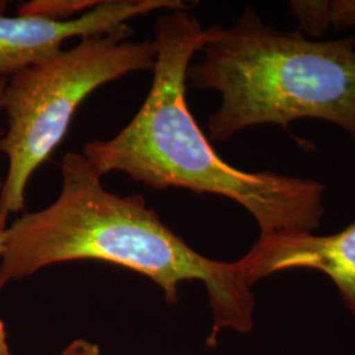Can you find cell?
Segmentation results:
<instances>
[{"label":"cell","instance_id":"1","mask_svg":"<svg viewBox=\"0 0 355 355\" xmlns=\"http://www.w3.org/2000/svg\"><path fill=\"white\" fill-rule=\"evenodd\" d=\"M61 171L62 189L55 202L8 227L1 279H24L62 262L103 261L148 277L171 304L178 302L182 282L200 280L215 320L208 345H215L224 328L252 329L253 293L239 262L214 261L195 252L141 195L105 190L83 154L67 153Z\"/></svg>","mask_w":355,"mask_h":355},{"label":"cell","instance_id":"2","mask_svg":"<svg viewBox=\"0 0 355 355\" xmlns=\"http://www.w3.org/2000/svg\"><path fill=\"white\" fill-rule=\"evenodd\" d=\"M203 32L186 11L158 17L152 87L140 111L111 140L89 142L83 155L101 177L116 171L154 190L174 187L228 198L253 216L261 236L316 230L325 215L322 183L229 165L191 114L187 70Z\"/></svg>","mask_w":355,"mask_h":355},{"label":"cell","instance_id":"3","mask_svg":"<svg viewBox=\"0 0 355 355\" xmlns=\"http://www.w3.org/2000/svg\"><path fill=\"white\" fill-rule=\"evenodd\" d=\"M203 61L187 70L191 87L215 89L211 140L246 128L313 117L343 128L355 142V37L312 41L267 26L248 7L230 26L204 29Z\"/></svg>","mask_w":355,"mask_h":355},{"label":"cell","instance_id":"4","mask_svg":"<svg viewBox=\"0 0 355 355\" xmlns=\"http://www.w3.org/2000/svg\"><path fill=\"white\" fill-rule=\"evenodd\" d=\"M125 26L114 33L80 38L74 48L29 66L7 82L3 110L8 129L0 153L8 158L0 189V214L24 209L33 173L64 140L71 119L95 89L136 71L152 70L157 49L153 41L130 42Z\"/></svg>","mask_w":355,"mask_h":355},{"label":"cell","instance_id":"5","mask_svg":"<svg viewBox=\"0 0 355 355\" xmlns=\"http://www.w3.org/2000/svg\"><path fill=\"white\" fill-rule=\"evenodd\" d=\"M180 0H107L73 20H51L40 16L0 15V76L48 61L62 51L73 37L114 33L130 19L155 11H186Z\"/></svg>","mask_w":355,"mask_h":355},{"label":"cell","instance_id":"6","mask_svg":"<svg viewBox=\"0 0 355 355\" xmlns=\"http://www.w3.org/2000/svg\"><path fill=\"white\" fill-rule=\"evenodd\" d=\"M239 266L252 287L280 271L308 268L327 274L355 316V223L331 236L313 232H283L259 236Z\"/></svg>","mask_w":355,"mask_h":355},{"label":"cell","instance_id":"7","mask_svg":"<svg viewBox=\"0 0 355 355\" xmlns=\"http://www.w3.org/2000/svg\"><path fill=\"white\" fill-rule=\"evenodd\" d=\"M99 3L92 0H33L23 4L19 13L66 21L89 12Z\"/></svg>","mask_w":355,"mask_h":355},{"label":"cell","instance_id":"8","mask_svg":"<svg viewBox=\"0 0 355 355\" xmlns=\"http://www.w3.org/2000/svg\"><path fill=\"white\" fill-rule=\"evenodd\" d=\"M290 6L306 33L320 37L330 26L329 1H291Z\"/></svg>","mask_w":355,"mask_h":355},{"label":"cell","instance_id":"9","mask_svg":"<svg viewBox=\"0 0 355 355\" xmlns=\"http://www.w3.org/2000/svg\"><path fill=\"white\" fill-rule=\"evenodd\" d=\"M329 21L338 31L355 26V0L329 1Z\"/></svg>","mask_w":355,"mask_h":355},{"label":"cell","instance_id":"10","mask_svg":"<svg viewBox=\"0 0 355 355\" xmlns=\"http://www.w3.org/2000/svg\"><path fill=\"white\" fill-rule=\"evenodd\" d=\"M61 355H101V350L98 345L80 338L70 343Z\"/></svg>","mask_w":355,"mask_h":355},{"label":"cell","instance_id":"11","mask_svg":"<svg viewBox=\"0 0 355 355\" xmlns=\"http://www.w3.org/2000/svg\"><path fill=\"white\" fill-rule=\"evenodd\" d=\"M6 283H7L6 280L0 278V291ZM0 355H12V353L10 352L8 343H7V333H6V328H4V324L1 320H0Z\"/></svg>","mask_w":355,"mask_h":355},{"label":"cell","instance_id":"12","mask_svg":"<svg viewBox=\"0 0 355 355\" xmlns=\"http://www.w3.org/2000/svg\"><path fill=\"white\" fill-rule=\"evenodd\" d=\"M7 220H8V216L0 214V257L4 255L6 246H7V236H8Z\"/></svg>","mask_w":355,"mask_h":355},{"label":"cell","instance_id":"13","mask_svg":"<svg viewBox=\"0 0 355 355\" xmlns=\"http://www.w3.org/2000/svg\"><path fill=\"white\" fill-rule=\"evenodd\" d=\"M6 86H7V80L6 78L0 76V111L3 110V99H4V91H6ZM0 142H1V137H0ZM3 186V182H1V177H0V189Z\"/></svg>","mask_w":355,"mask_h":355},{"label":"cell","instance_id":"14","mask_svg":"<svg viewBox=\"0 0 355 355\" xmlns=\"http://www.w3.org/2000/svg\"><path fill=\"white\" fill-rule=\"evenodd\" d=\"M7 8V3L6 1H0V15H3V11Z\"/></svg>","mask_w":355,"mask_h":355}]
</instances>
